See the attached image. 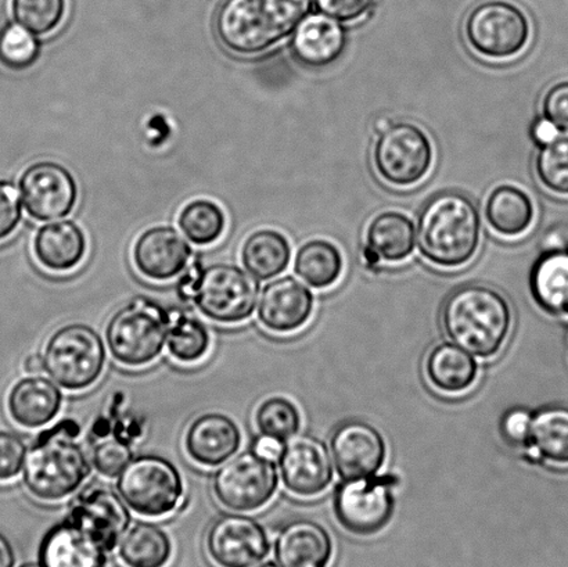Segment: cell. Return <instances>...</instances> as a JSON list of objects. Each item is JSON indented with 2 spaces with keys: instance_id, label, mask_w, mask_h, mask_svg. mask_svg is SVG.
<instances>
[{
  "instance_id": "49",
  "label": "cell",
  "mask_w": 568,
  "mask_h": 567,
  "mask_svg": "<svg viewBox=\"0 0 568 567\" xmlns=\"http://www.w3.org/2000/svg\"><path fill=\"white\" fill-rule=\"evenodd\" d=\"M22 366H24V371L27 372L28 375L41 374V372L44 371L42 355H39V354L28 355V357L24 360V364H22Z\"/></svg>"
},
{
  "instance_id": "19",
  "label": "cell",
  "mask_w": 568,
  "mask_h": 567,
  "mask_svg": "<svg viewBox=\"0 0 568 567\" xmlns=\"http://www.w3.org/2000/svg\"><path fill=\"white\" fill-rule=\"evenodd\" d=\"M132 254L139 274L150 281L166 282L183 274L193 252L174 227L154 226L138 237Z\"/></svg>"
},
{
  "instance_id": "24",
  "label": "cell",
  "mask_w": 568,
  "mask_h": 567,
  "mask_svg": "<svg viewBox=\"0 0 568 567\" xmlns=\"http://www.w3.org/2000/svg\"><path fill=\"white\" fill-rule=\"evenodd\" d=\"M345 44L344 27L322 13L306 14L295 27L290 42L295 59L314 69L334 63L343 54Z\"/></svg>"
},
{
  "instance_id": "50",
  "label": "cell",
  "mask_w": 568,
  "mask_h": 567,
  "mask_svg": "<svg viewBox=\"0 0 568 567\" xmlns=\"http://www.w3.org/2000/svg\"><path fill=\"white\" fill-rule=\"evenodd\" d=\"M393 124V120L388 115L377 117L375 121V132L381 135L382 132L386 131L389 125Z\"/></svg>"
},
{
  "instance_id": "38",
  "label": "cell",
  "mask_w": 568,
  "mask_h": 567,
  "mask_svg": "<svg viewBox=\"0 0 568 567\" xmlns=\"http://www.w3.org/2000/svg\"><path fill=\"white\" fill-rule=\"evenodd\" d=\"M65 0H11V11L17 24L33 36H47L63 21Z\"/></svg>"
},
{
  "instance_id": "41",
  "label": "cell",
  "mask_w": 568,
  "mask_h": 567,
  "mask_svg": "<svg viewBox=\"0 0 568 567\" xmlns=\"http://www.w3.org/2000/svg\"><path fill=\"white\" fill-rule=\"evenodd\" d=\"M28 447L16 433L0 431V483L14 480L24 469Z\"/></svg>"
},
{
  "instance_id": "21",
  "label": "cell",
  "mask_w": 568,
  "mask_h": 567,
  "mask_svg": "<svg viewBox=\"0 0 568 567\" xmlns=\"http://www.w3.org/2000/svg\"><path fill=\"white\" fill-rule=\"evenodd\" d=\"M275 555L280 567H331L332 537L315 520L295 519L277 536Z\"/></svg>"
},
{
  "instance_id": "2",
  "label": "cell",
  "mask_w": 568,
  "mask_h": 567,
  "mask_svg": "<svg viewBox=\"0 0 568 567\" xmlns=\"http://www.w3.org/2000/svg\"><path fill=\"white\" fill-rule=\"evenodd\" d=\"M78 436L75 422L61 421L33 442L22 469V482L33 498L60 503L87 482L92 464Z\"/></svg>"
},
{
  "instance_id": "12",
  "label": "cell",
  "mask_w": 568,
  "mask_h": 567,
  "mask_svg": "<svg viewBox=\"0 0 568 567\" xmlns=\"http://www.w3.org/2000/svg\"><path fill=\"white\" fill-rule=\"evenodd\" d=\"M397 476H373L369 479L343 480L334 496V514L339 525L355 536H373L392 520Z\"/></svg>"
},
{
  "instance_id": "7",
  "label": "cell",
  "mask_w": 568,
  "mask_h": 567,
  "mask_svg": "<svg viewBox=\"0 0 568 567\" xmlns=\"http://www.w3.org/2000/svg\"><path fill=\"white\" fill-rule=\"evenodd\" d=\"M42 358L44 372L55 385L64 391L82 392L102 377L108 350L92 326L70 324L49 337Z\"/></svg>"
},
{
  "instance_id": "34",
  "label": "cell",
  "mask_w": 568,
  "mask_h": 567,
  "mask_svg": "<svg viewBox=\"0 0 568 567\" xmlns=\"http://www.w3.org/2000/svg\"><path fill=\"white\" fill-rule=\"evenodd\" d=\"M344 261L337 246L323 239H314L300 247L294 260V271L306 285L314 288H328L343 274Z\"/></svg>"
},
{
  "instance_id": "52",
  "label": "cell",
  "mask_w": 568,
  "mask_h": 567,
  "mask_svg": "<svg viewBox=\"0 0 568 567\" xmlns=\"http://www.w3.org/2000/svg\"><path fill=\"white\" fill-rule=\"evenodd\" d=\"M21 567H43L41 564L37 565V564H30V565H24V566H21Z\"/></svg>"
},
{
  "instance_id": "14",
  "label": "cell",
  "mask_w": 568,
  "mask_h": 567,
  "mask_svg": "<svg viewBox=\"0 0 568 567\" xmlns=\"http://www.w3.org/2000/svg\"><path fill=\"white\" fill-rule=\"evenodd\" d=\"M20 193L22 204L33 220L54 221L74 210L78 186L65 166L53 161H39L22 174Z\"/></svg>"
},
{
  "instance_id": "29",
  "label": "cell",
  "mask_w": 568,
  "mask_h": 567,
  "mask_svg": "<svg viewBox=\"0 0 568 567\" xmlns=\"http://www.w3.org/2000/svg\"><path fill=\"white\" fill-rule=\"evenodd\" d=\"M534 215L532 200L523 189L499 185L487 199L486 219L494 232L505 237L525 235L530 230Z\"/></svg>"
},
{
  "instance_id": "46",
  "label": "cell",
  "mask_w": 568,
  "mask_h": 567,
  "mask_svg": "<svg viewBox=\"0 0 568 567\" xmlns=\"http://www.w3.org/2000/svg\"><path fill=\"white\" fill-rule=\"evenodd\" d=\"M283 446L284 444L275 441V438L261 436L255 442L254 452L260 454L261 457L276 460L281 457Z\"/></svg>"
},
{
  "instance_id": "11",
  "label": "cell",
  "mask_w": 568,
  "mask_h": 567,
  "mask_svg": "<svg viewBox=\"0 0 568 567\" xmlns=\"http://www.w3.org/2000/svg\"><path fill=\"white\" fill-rule=\"evenodd\" d=\"M434 161L430 138L412 122H397L378 135L373 163L384 182L410 188L425 180Z\"/></svg>"
},
{
  "instance_id": "44",
  "label": "cell",
  "mask_w": 568,
  "mask_h": 567,
  "mask_svg": "<svg viewBox=\"0 0 568 567\" xmlns=\"http://www.w3.org/2000/svg\"><path fill=\"white\" fill-rule=\"evenodd\" d=\"M21 200L13 183L0 181V242L16 231L21 221Z\"/></svg>"
},
{
  "instance_id": "6",
  "label": "cell",
  "mask_w": 568,
  "mask_h": 567,
  "mask_svg": "<svg viewBox=\"0 0 568 567\" xmlns=\"http://www.w3.org/2000/svg\"><path fill=\"white\" fill-rule=\"evenodd\" d=\"M170 313L153 298L139 296L116 310L105 326V341L116 363L144 368L163 354Z\"/></svg>"
},
{
  "instance_id": "16",
  "label": "cell",
  "mask_w": 568,
  "mask_h": 567,
  "mask_svg": "<svg viewBox=\"0 0 568 567\" xmlns=\"http://www.w3.org/2000/svg\"><path fill=\"white\" fill-rule=\"evenodd\" d=\"M85 529L105 553L114 551L130 529V507L113 488L105 485L87 487L70 505L69 518Z\"/></svg>"
},
{
  "instance_id": "43",
  "label": "cell",
  "mask_w": 568,
  "mask_h": 567,
  "mask_svg": "<svg viewBox=\"0 0 568 567\" xmlns=\"http://www.w3.org/2000/svg\"><path fill=\"white\" fill-rule=\"evenodd\" d=\"M544 119L559 132H568V80L554 83L544 94Z\"/></svg>"
},
{
  "instance_id": "17",
  "label": "cell",
  "mask_w": 568,
  "mask_h": 567,
  "mask_svg": "<svg viewBox=\"0 0 568 567\" xmlns=\"http://www.w3.org/2000/svg\"><path fill=\"white\" fill-rule=\"evenodd\" d=\"M331 447L334 466L343 480L369 479L386 464V441L364 421L344 422L334 432Z\"/></svg>"
},
{
  "instance_id": "33",
  "label": "cell",
  "mask_w": 568,
  "mask_h": 567,
  "mask_svg": "<svg viewBox=\"0 0 568 567\" xmlns=\"http://www.w3.org/2000/svg\"><path fill=\"white\" fill-rule=\"evenodd\" d=\"M166 350L181 364H197L207 357L211 335L204 322L186 308H171Z\"/></svg>"
},
{
  "instance_id": "30",
  "label": "cell",
  "mask_w": 568,
  "mask_h": 567,
  "mask_svg": "<svg viewBox=\"0 0 568 567\" xmlns=\"http://www.w3.org/2000/svg\"><path fill=\"white\" fill-rule=\"evenodd\" d=\"M172 543L160 526L139 522L122 536L116 553L124 567H166L172 558Z\"/></svg>"
},
{
  "instance_id": "37",
  "label": "cell",
  "mask_w": 568,
  "mask_h": 567,
  "mask_svg": "<svg viewBox=\"0 0 568 567\" xmlns=\"http://www.w3.org/2000/svg\"><path fill=\"white\" fill-rule=\"evenodd\" d=\"M539 182L549 192L568 196V132L541 146L536 159Z\"/></svg>"
},
{
  "instance_id": "20",
  "label": "cell",
  "mask_w": 568,
  "mask_h": 567,
  "mask_svg": "<svg viewBox=\"0 0 568 567\" xmlns=\"http://www.w3.org/2000/svg\"><path fill=\"white\" fill-rule=\"evenodd\" d=\"M242 432L236 422L221 413L197 416L187 427V457L205 468H216L236 455L242 446Z\"/></svg>"
},
{
  "instance_id": "27",
  "label": "cell",
  "mask_w": 568,
  "mask_h": 567,
  "mask_svg": "<svg viewBox=\"0 0 568 567\" xmlns=\"http://www.w3.org/2000/svg\"><path fill=\"white\" fill-rule=\"evenodd\" d=\"M428 382L438 392L462 394L476 385L478 364L470 353L454 343H439L426 360Z\"/></svg>"
},
{
  "instance_id": "28",
  "label": "cell",
  "mask_w": 568,
  "mask_h": 567,
  "mask_svg": "<svg viewBox=\"0 0 568 567\" xmlns=\"http://www.w3.org/2000/svg\"><path fill=\"white\" fill-rule=\"evenodd\" d=\"M534 300L547 313L568 316V249L545 252L532 266Z\"/></svg>"
},
{
  "instance_id": "31",
  "label": "cell",
  "mask_w": 568,
  "mask_h": 567,
  "mask_svg": "<svg viewBox=\"0 0 568 567\" xmlns=\"http://www.w3.org/2000/svg\"><path fill=\"white\" fill-rule=\"evenodd\" d=\"M532 457L568 466V407L549 405L532 414L530 448Z\"/></svg>"
},
{
  "instance_id": "1",
  "label": "cell",
  "mask_w": 568,
  "mask_h": 567,
  "mask_svg": "<svg viewBox=\"0 0 568 567\" xmlns=\"http://www.w3.org/2000/svg\"><path fill=\"white\" fill-rule=\"evenodd\" d=\"M445 335L473 357L493 358L508 342L514 314L503 294L487 285L455 288L443 305Z\"/></svg>"
},
{
  "instance_id": "8",
  "label": "cell",
  "mask_w": 568,
  "mask_h": 567,
  "mask_svg": "<svg viewBox=\"0 0 568 567\" xmlns=\"http://www.w3.org/2000/svg\"><path fill=\"white\" fill-rule=\"evenodd\" d=\"M116 488L128 507L146 518H166L185 503L181 472L160 455L133 458L121 472Z\"/></svg>"
},
{
  "instance_id": "3",
  "label": "cell",
  "mask_w": 568,
  "mask_h": 567,
  "mask_svg": "<svg viewBox=\"0 0 568 567\" xmlns=\"http://www.w3.org/2000/svg\"><path fill=\"white\" fill-rule=\"evenodd\" d=\"M416 235L417 247L428 263L439 269H459L477 253L480 213L465 194L439 193L423 207Z\"/></svg>"
},
{
  "instance_id": "51",
  "label": "cell",
  "mask_w": 568,
  "mask_h": 567,
  "mask_svg": "<svg viewBox=\"0 0 568 567\" xmlns=\"http://www.w3.org/2000/svg\"><path fill=\"white\" fill-rule=\"evenodd\" d=\"M254 567H280L275 564H272V563H266V564H260L257 566H254Z\"/></svg>"
},
{
  "instance_id": "4",
  "label": "cell",
  "mask_w": 568,
  "mask_h": 567,
  "mask_svg": "<svg viewBox=\"0 0 568 567\" xmlns=\"http://www.w3.org/2000/svg\"><path fill=\"white\" fill-rule=\"evenodd\" d=\"M312 0H225L215 17V31L227 50L253 55L293 33Z\"/></svg>"
},
{
  "instance_id": "42",
  "label": "cell",
  "mask_w": 568,
  "mask_h": 567,
  "mask_svg": "<svg viewBox=\"0 0 568 567\" xmlns=\"http://www.w3.org/2000/svg\"><path fill=\"white\" fill-rule=\"evenodd\" d=\"M532 413L526 408L509 409L500 421V436L510 447L530 448Z\"/></svg>"
},
{
  "instance_id": "10",
  "label": "cell",
  "mask_w": 568,
  "mask_h": 567,
  "mask_svg": "<svg viewBox=\"0 0 568 567\" xmlns=\"http://www.w3.org/2000/svg\"><path fill=\"white\" fill-rule=\"evenodd\" d=\"M465 37L483 58L508 60L526 49L531 24L525 10L509 0H486L466 17Z\"/></svg>"
},
{
  "instance_id": "35",
  "label": "cell",
  "mask_w": 568,
  "mask_h": 567,
  "mask_svg": "<svg viewBox=\"0 0 568 567\" xmlns=\"http://www.w3.org/2000/svg\"><path fill=\"white\" fill-rule=\"evenodd\" d=\"M178 224L189 241L199 246H210L224 235L226 216L219 204L197 199L183 207Z\"/></svg>"
},
{
  "instance_id": "13",
  "label": "cell",
  "mask_w": 568,
  "mask_h": 567,
  "mask_svg": "<svg viewBox=\"0 0 568 567\" xmlns=\"http://www.w3.org/2000/svg\"><path fill=\"white\" fill-rule=\"evenodd\" d=\"M270 549L265 527L244 514L220 516L205 536V551L216 567H254L264 563Z\"/></svg>"
},
{
  "instance_id": "22",
  "label": "cell",
  "mask_w": 568,
  "mask_h": 567,
  "mask_svg": "<svg viewBox=\"0 0 568 567\" xmlns=\"http://www.w3.org/2000/svg\"><path fill=\"white\" fill-rule=\"evenodd\" d=\"M63 407V393L52 379L28 375L10 388L8 409L10 418L26 429H39L58 418Z\"/></svg>"
},
{
  "instance_id": "40",
  "label": "cell",
  "mask_w": 568,
  "mask_h": 567,
  "mask_svg": "<svg viewBox=\"0 0 568 567\" xmlns=\"http://www.w3.org/2000/svg\"><path fill=\"white\" fill-rule=\"evenodd\" d=\"M133 459V449L130 442L119 436H111L100 441L93 448L92 464L100 475L114 479Z\"/></svg>"
},
{
  "instance_id": "25",
  "label": "cell",
  "mask_w": 568,
  "mask_h": 567,
  "mask_svg": "<svg viewBox=\"0 0 568 567\" xmlns=\"http://www.w3.org/2000/svg\"><path fill=\"white\" fill-rule=\"evenodd\" d=\"M87 249L85 233L69 220L43 225L33 241L38 263L52 272L75 270L85 259Z\"/></svg>"
},
{
  "instance_id": "48",
  "label": "cell",
  "mask_w": 568,
  "mask_h": 567,
  "mask_svg": "<svg viewBox=\"0 0 568 567\" xmlns=\"http://www.w3.org/2000/svg\"><path fill=\"white\" fill-rule=\"evenodd\" d=\"M14 566V551L13 547L9 543L2 533H0V567H13Z\"/></svg>"
},
{
  "instance_id": "23",
  "label": "cell",
  "mask_w": 568,
  "mask_h": 567,
  "mask_svg": "<svg viewBox=\"0 0 568 567\" xmlns=\"http://www.w3.org/2000/svg\"><path fill=\"white\" fill-rule=\"evenodd\" d=\"M105 549L75 522L65 519L44 536L39 548L43 567H103Z\"/></svg>"
},
{
  "instance_id": "39",
  "label": "cell",
  "mask_w": 568,
  "mask_h": 567,
  "mask_svg": "<svg viewBox=\"0 0 568 567\" xmlns=\"http://www.w3.org/2000/svg\"><path fill=\"white\" fill-rule=\"evenodd\" d=\"M41 53L37 36L17 22H9L0 31V63L11 70H26Z\"/></svg>"
},
{
  "instance_id": "26",
  "label": "cell",
  "mask_w": 568,
  "mask_h": 567,
  "mask_svg": "<svg viewBox=\"0 0 568 567\" xmlns=\"http://www.w3.org/2000/svg\"><path fill=\"white\" fill-rule=\"evenodd\" d=\"M416 246L414 222L398 211H384L366 230V259L377 263H400L409 259Z\"/></svg>"
},
{
  "instance_id": "5",
  "label": "cell",
  "mask_w": 568,
  "mask_h": 567,
  "mask_svg": "<svg viewBox=\"0 0 568 567\" xmlns=\"http://www.w3.org/2000/svg\"><path fill=\"white\" fill-rule=\"evenodd\" d=\"M178 296L221 325H237L252 318L260 302L257 277L233 264L189 265L178 283Z\"/></svg>"
},
{
  "instance_id": "18",
  "label": "cell",
  "mask_w": 568,
  "mask_h": 567,
  "mask_svg": "<svg viewBox=\"0 0 568 567\" xmlns=\"http://www.w3.org/2000/svg\"><path fill=\"white\" fill-rule=\"evenodd\" d=\"M314 294L293 276L268 283L261 293L258 321L266 331L290 335L308 324L314 314Z\"/></svg>"
},
{
  "instance_id": "15",
  "label": "cell",
  "mask_w": 568,
  "mask_h": 567,
  "mask_svg": "<svg viewBox=\"0 0 568 567\" xmlns=\"http://www.w3.org/2000/svg\"><path fill=\"white\" fill-rule=\"evenodd\" d=\"M277 460L283 485L294 496L314 498L332 485V457L326 444L317 437L300 435L290 438Z\"/></svg>"
},
{
  "instance_id": "32",
  "label": "cell",
  "mask_w": 568,
  "mask_h": 567,
  "mask_svg": "<svg viewBox=\"0 0 568 567\" xmlns=\"http://www.w3.org/2000/svg\"><path fill=\"white\" fill-rule=\"evenodd\" d=\"M242 260L250 274L258 281H268L287 270L292 247L281 232L260 230L244 242Z\"/></svg>"
},
{
  "instance_id": "36",
  "label": "cell",
  "mask_w": 568,
  "mask_h": 567,
  "mask_svg": "<svg viewBox=\"0 0 568 567\" xmlns=\"http://www.w3.org/2000/svg\"><path fill=\"white\" fill-rule=\"evenodd\" d=\"M254 422L261 436L272 437L284 444L298 435L301 415L297 405L288 398L274 396L258 405Z\"/></svg>"
},
{
  "instance_id": "47",
  "label": "cell",
  "mask_w": 568,
  "mask_h": 567,
  "mask_svg": "<svg viewBox=\"0 0 568 567\" xmlns=\"http://www.w3.org/2000/svg\"><path fill=\"white\" fill-rule=\"evenodd\" d=\"M531 135L534 141L544 146V144L554 141V139L559 135V131L556 130V126L550 124L548 120L542 119L538 120L536 124L532 125Z\"/></svg>"
},
{
  "instance_id": "9",
  "label": "cell",
  "mask_w": 568,
  "mask_h": 567,
  "mask_svg": "<svg viewBox=\"0 0 568 567\" xmlns=\"http://www.w3.org/2000/svg\"><path fill=\"white\" fill-rule=\"evenodd\" d=\"M280 469L274 459L254 449L233 455L215 472L213 492L222 507L232 513H255L276 496Z\"/></svg>"
},
{
  "instance_id": "45",
  "label": "cell",
  "mask_w": 568,
  "mask_h": 567,
  "mask_svg": "<svg viewBox=\"0 0 568 567\" xmlns=\"http://www.w3.org/2000/svg\"><path fill=\"white\" fill-rule=\"evenodd\" d=\"M376 0H314L320 13L339 22H353L364 19Z\"/></svg>"
}]
</instances>
